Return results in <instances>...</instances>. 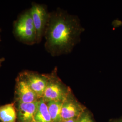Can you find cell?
<instances>
[{
  "instance_id": "obj_1",
  "label": "cell",
  "mask_w": 122,
  "mask_h": 122,
  "mask_svg": "<svg viewBox=\"0 0 122 122\" xmlns=\"http://www.w3.org/2000/svg\"><path fill=\"white\" fill-rule=\"evenodd\" d=\"M84 31L76 16L61 9L50 13L45 31V48L52 56L68 53L80 41Z\"/></svg>"
},
{
  "instance_id": "obj_2",
  "label": "cell",
  "mask_w": 122,
  "mask_h": 122,
  "mask_svg": "<svg viewBox=\"0 0 122 122\" xmlns=\"http://www.w3.org/2000/svg\"><path fill=\"white\" fill-rule=\"evenodd\" d=\"M15 37L23 44L33 45L37 43V34L30 9L20 14L13 24Z\"/></svg>"
},
{
  "instance_id": "obj_3",
  "label": "cell",
  "mask_w": 122,
  "mask_h": 122,
  "mask_svg": "<svg viewBox=\"0 0 122 122\" xmlns=\"http://www.w3.org/2000/svg\"><path fill=\"white\" fill-rule=\"evenodd\" d=\"M47 75L48 82L42 98L46 103L51 101L63 102L71 92L70 89L57 76V68Z\"/></svg>"
},
{
  "instance_id": "obj_4",
  "label": "cell",
  "mask_w": 122,
  "mask_h": 122,
  "mask_svg": "<svg viewBox=\"0 0 122 122\" xmlns=\"http://www.w3.org/2000/svg\"><path fill=\"white\" fill-rule=\"evenodd\" d=\"M30 9L36 31L37 43H39L44 35L50 13L48 12L46 6L35 2L32 3Z\"/></svg>"
},
{
  "instance_id": "obj_5",
  "label": "cell",
  "mask_w": 122,
  "mask_h": 122,
  "mask_svg": "<svg viewBox=\"0 0 122 122\" xmlns=\"http://www.w3.org/2000/svg\"><path fill=\"white\" fill-rule=\"evenodd\" d=\"M19 75L25 80L39 99L43 97L48 82L47 74L25 70Z\"/></svg>"
},
{
  "instance_id": "obj_6",
  "label": "cell",
  "mask_w": 122,
  "mask_h": 122,
  "mask_svg": "<svg viewBox=\"0 0 122 122\" xmlns=\"http://www.w3.org/2000/svg\"><path fill=\"white\" fill-rule=\"evenodd\" d=\"M86 110L85 107L74 97L71 92L62 102L61 117L63 121L78 118Z\"/></svg>"
},
{
  "instance_id": "obj_7",
  "label": "cell",
  "mask_w": 122,
  "mask_h": 122,
  "mask_svg": "<svg viewBox=\"0 0 122 122\" xmlns=\"http://www.w3.org/2000/svg\"><path fill=\"white\" fill-rule=\"evenodd\" d=\"M15 96L16 103H32L39 99L25 80L19 75L16 79Z\"/></svg>"
},
{
  "instance_id": "obj_8",
  "label": "cell",
  "mask_w": 122,
  "mask_h": 122,
  "mask_svg": "<svg viewBox=\"0 0 122 122\" xmlns=\"http://www.w3.org/2000/svg\"><path fill=\"white\" fill-rule=\"evenodd\" d=\"M38 100L29 103H17V114L19 122H34V118L38 108Z\"/></svg>"
},
{
  "instance_id": "obj_9",
  "label": "cell",
  "mask_w": 122,
  "mask_h": 122,
  "mask_svg": "<svg viewBox=\"0 0 122 122\" xmlns=\"http://www.w3.org/2000/svg\"><path fill=\"white\" fill-rule=\"evenodd\" d=\"M35 122H52L47 103L42 99L38 100V105L34 118Z\"/></svg>"
},
{
  "instance_id": "obj_10",
  "label": "cell",
  "mask_w": 122,
  "mask_h": 122,
  "mask_svg": "<svg viewBox=\"0 0 122 122\" xmlns=\"http://www.w3.org/2000/svg\"><path fill=\"white\" fill-rule=\"evenodd\" d=\"M17 114L14 104H9L0 106V120L2 122H16Z\"/></svg>"
},
{
  "instance_id": "obj_11",
  "label": "cell",
  "mask_w": 122,
  "mask_h": 122,
  "mask_svg": "<svg viewBox=\"0 0 122 122\" xmlns=\"http://www.w3.org/2000/svg\"><path fill=\"white\" fill-rule=\"evenodd\" d=\"M48 111L52 122H62L61 117V108L62 102L51 101L47 103Z\"/></svg>"
},
{
  "instance_id": "obj_12",
  "label": "cell",
  "mask_w": 122,
  "mask_h": 122,
  "mask_svg": "<svg viewBox=\"0 0 122 122\" xmlns=\"http://www.w3.org/2000/svg\"><path fill=\"white\" fill-rule=\"evenodd\" d=\"M77 122H95L92 114L87 110H85L78 118Z\"/></svg>"
},
{
  "instance_id": "obj_13",
  "label": "cell",
  "mask_w": 122,
  "mask_h": 122,
  "mask_svg": "<svg viewBox=\"0 0 122 122\" xmlns=\"http://www.w3.org/2000/svg\"><path fill=\"white\" fill-rule=\"evenodd\" d=\"M78 119V118L71 119V120H67V121H64L62 122H77Z\"/></svg>"
},
{
  "instance_id": "obj_14",
  "label": "cell",
  "mask_w": 122,
  "mask_h": 122,
  "mask_svg": "<svg viewBox=\"0 0 122 122\" xmlns=\"http://www.w3.org/2000/svg\"><path fill=\"white\" fill-rule=\"evenodd\" d=\"M5 61V59L4 57H2V58H0V68L1 67V66H2V63Z\"/></svg>"
},
{
  "instance_id": "obj_15",
  "label": "cell",
  "mask_w": 122,
  "mask_h": 122,
  "mask_svg": "<svg viewBox=\"0 0 122 122\" xmlns=\"http://www.w3.org/2000/svg\"><path fill=\"white\" fill-rule=\"evenodd\" d=\"M110 122H122V119H117V120H113Z\"/></svg>"
},
{
  "instance_id": "obj_16",
  "label": "cell",
  "mask_w": 122,
  "mask_h": 122,
  "mask_svg": "<svg viewBox=\"0 0 122 122\" xmlns=\"http://www.w3.org/2000/svg\"><path fill=\"white\" fill-rule=\"evenodd\" d=\"M1 31V29L0 28V32ZM1 41V37H0V42Z\"/></svg>"
},
{
  "instance_id": "obj_17",
  "label": "cell",
  "mask_w": 122,
  "mask_h": 122,
  "mask_svg": "<svg viewBox=\"0 0 122 122\" xmlns=\"http://www.w3.org/2000/svg\"><path fill=\"white\" fill-rule=\"evenodd\" d=\"M35 122V121H34V122Z\"/></svg>"
},
{
  "instance_id": "obj_18",
  "label": "cell",
  "mask_w": 122,
  "mask_h": 122,
  "mask_svg": "<svg viewBox=\"0 0 122 122\" xmlns=\"http://www.w3.org/2000/svg\"><path fill=\"white\" fill-rule=\"evenodd\" d=\"M121 119H122V118H121Z\"/></svg>"
}]
</instances>
